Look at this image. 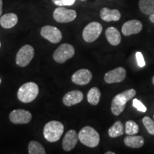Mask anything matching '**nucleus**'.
I'll return each mask as SVG.
<instances>
[{"label":"nucleus","mask_w":154,"mask_h":154,"mask_svg":"<svg viewBox=\"0 0 154 154\" xmlns=\"http://www.w3.org/2000/svg\"><path fill=\"white\" fill-rule=\"evenodd\" d=\"M136 94V90L130 88L115 96L111 105V110L113 114L115 116L120 115L124 111L127 102L131 100Z\"/></svg>","instance_id":"nucleus-1"},{"label":"nucleus","mask_w":154,"mask_h":154,"mask_svg":"<svg viewBox=\"0 0 154 154\" xmlns=\"http://www.w3.org/2000/svg\"><path fill=\"white\" fill-rule=\"evenodd\" d=\"M64 127L62 123L58 121H51L44 126V136L49 142L58 141L62 136Z\"/></svg>","instance_id":"nucleus-2"},{"label":"nucleus","mask_w":154,"mask_h":154,"mask_svg":"<svg viewBox=\"0 0 154 154\" xmlns=\"http://www.w3.org/2000/svg\"><path fill=\"white\" fill-rule=\"evenodd\" d=\"M79 140L84 146L90 148L96 147L100 142L99 133L91 126H85L79 133Z\"/></svg>","instance_id":"nucleus-3"},{"label":"nucleus","mask_w":154,"mask_h":154,"mask_svg":"<svg viewBox=\"0 0 154 154\" xmlns=\"http://www.w3.org/2000/svg\"><path fill=\"white\" fill-rule=\"evenodd\" d=\"M38 86L34 82H27L19 88L17 92V97L23 103H30L37 97Z\"/></svg>","instance_id":"nucleus-4"},{"label":"nucleus","mask_w":154,"mask_h":154,"mask_svg":"<svg viewBox=\"0 0 154 154\" xmlns=\"http://www.w3.org/2000/svg\"><path fill=\"white\" fill-rule=\"evenodd\" d=\"M102 30H103V27L100 23L96 22L89 23L83 30V38L88 43H91L99 37Z\"/></svg>","instance_id":"nucleus-5"},{"label":"nucleus","mask_w":154,"mask_h":154,"mask_svg":"<svg viewBox=\"0 0 154 154\" xmlns=\"http://www.w3.org/2000/svg\"><path fill=\"white\" fill-rule=\"evenodd\" d=\"M75 49L69 44H63L59 46L54 53V59L59 63H63L74 56Z\"/></svg>","instance_id":"nucleus-6"},{"label":"nucleus","mask_w":154,"mask_h":154,"mask_svg":"<svg viewBox=\"0 0 154 154\" xmlns=\"http://www.w3.org/2000/svg\"><path fill=\"white\" fill-rule=\"evenodd\" d=\"M34 56V49L31 45H24L19 50L16 56V63L19 66H28Z\"/></svg>","instance_id":"nucleus-7"},{"label":"nucleus","mask_w":154,"mask_h":154,"mask_svg":"<svg viewBox=\"0 0 154 154\" xmlns=\"http://www.w3.org/2000/svg\"><path fill=\"white\" fill-rule=\"evenodd\" d=\"M76 11L73 9H69L63 7L57 8L53 13V17L55 21L59 23H69L76 18Z\"/></svg>","instance_id":"nucleus-8"},{"label":"nucleus","mask_w":154,"mask_h":154,"mask_svg":"<svg viewBox=\"0 0 154 154\" xmlns=\"http://www.w3.org/2000/svg\"><path fill=\"white\" fill-rule=\"evenodd\" d=\"M41 35L43 38L53 44L59 43L62 38V34L59 29L53 26H44L41 29Z\"/></svg>","instance_id":"nucleus-9"},{"label":"nucleus","mask_w":154,"mask_h":154,"mask_svg":"<svg viewBox=\"0 0 154 154\" xmlns=\"http://www.w3.org/2000/svg\"><path fill=\"white\" fill-rule=\"evenodd\" d=\"M32 113L24 109H15L9 114V120L14 124H28L32 120Z\"/></svg>","instance_id":"nucleus-10"},{"label":"nucleus","mask_w":154,"mask_h":154,"mask_svg":"<svg viewBox=\"0 0 154 154\" xmlns=\"http://www.w3.org/2000/svg\"><path fill=\"white\" fill-rule=\"evenodd\" d=\"M126 76V69L124 67H118L108 72L104 75V81L107 84L120 83L125 79Z\"/></svg>","instance_id":"nucleus-11"},{"label":"nucleus","mask_w":154,"mask_h":154,"mask_svg":"<svg viewBox=\"0 0 154 154\" xmlns=\"http://www.w3.org/2000/svg\"><path fill=\"white\" fill-rule=\"evenodd\" d=\"M92 79V73L86 69L76 71L72 76L73 83L77 85H86Z\"/></svg>","instance_id":"nucleus-12"},{"label":"nucleus","mask_w":154,"mask_h":154,"mask_svg":"<svg viewBox=\"0 0 154 154\" xmlns=\"http://www.w3.org/2000/svg\"><path fill=\"white\" fill-rule=\"evenodd\" d=\"M143 29V24L140 21L133 19L126 22L123 25L121 32L125 36H130L133 34H138Z\"/></svg>","instance_id":"nucleus-13"},{"label":"nucleus","mask_w":154,"mask_h":154,"mask_svg":"<svg viewBox=\"0 0 154 154\" xmlns=\"http://www.w3.org/2000/svg\"><path fill=\"white\" fill-rule=\"evenodd\" d=\"M79 140V134L75 130H69L65 134L62 141V147L65 151H70L74 149Z\"/></svg>","instance_id":"nucleus-14"},{"label":"nucleus","mask_w":154,"mask_h":154,"mask_svg":"<svg viewBox=\"0 0 154 154\" xmlns=\"http://www.w3.org/2000/svg\"><path fill=\"white\" fill-rule=\"evenodd\" d=\"M83 99H84V94L82 92L74 90L65 94L63 98V103L66 106H72L82 102Z\"/></svg>","instance_id":"nucleus-15"},{"label":"nucleus","mask_w":154,"mask_h":154,"mask_svg":"<svg viewBox=\"0 0 154 154\" xmlns=\"http://www.w3.org/2000/svg\"><path fill=\"white\" fill-rule=\"evenodd\" d=\"M101 18L105 22L119 21L121 19V13L118 9H111L108 7H103L100 11Z\"/></svg>","instance_id":"nucleus-16"},{"label":"nucleus","mask_w":154,"mask_h":154,"mask_svg":"<svg viewBox=\"0 0 154 154\" xmlns=\"http://www.w3.org/2000/svg\"><path fill=\"white\" fill-rule=\"evenodd\" d=\"M106 37L109 43L113 46H117L121 43V36L119 31L116 28L111 26L106 30Z\"/></svg>","instance_id":"nucleus-17"},{"label":"nucleus","mask_w":154,"mask_h":154,"mask_svg":"<svg viewBox=\"0 0 154 154\" xmlns=\"http://www.w3.org/2000/svg\"><path fill=\"white\" fill-rule=\"evenodd\" d=\"M18 22V17L14 13H7L0 18V24L5 29L14 27Z\"/></svg>","instance_id":"nucleus-18"},{"label":"nucleus","mask_w":154,"mask_h":154,"mask_svg":"<svg viewBox=\"0 0 154 154\" xmlns=\"http://www.w3.org/2000/svg\"><path fill=\"white\" fill-rule=\"evenodd\" d=\"M125 145L132 149H139L144 145V139L140 136L128 135L124 140Z\"/></svg>","instance_id":"nucleus-19"},{"label":"nucleus","mask_w":154,"mask_h":154,"mask_svg":"<svg viewBox=\"0 0 154 154\" xmlns=\"http://www.w3.org/2000/svg\"><path fill=\"white\" fill-rule=\"evenodd\" d=\"M138 7L144 14L151 15L154 13V0H139Z\"/></svg>","instance_id":"nucleus-20"},{"label":"nucleus","mask_w":154,"mask_h":154,"mask_svg":"<svg viewBox=\"0 0 154 154\" xmlns=\"http://www.w3.org/2000/svg\"><path fill=\"white\" fill-rule=\"evenodd\" d=\"M125 131L124 126L120 121H117L109 129V135L111 138H117L122 136Z\"/></svg>","instance_id":"nucleus-21"},{"label":"nucleus","mask_w":154,"mask_h":154,"mask_svg":"<svg viewBox=\"0 0 154 154\" xmlns=\"http://www.w3.org/2000/svg\"><path fill=\"white\" fill-rule=\"evenodd\" d=\"M101 95V91L97 87L91 88L87 94V100L88 103L94 106L97 105L99 103Z\"/></svg>","instance_id":"nucleus-22"},{"label":"nucleus","mask_w":154,"mask_h":154,"mask_svg":"<svg viewBox=\"0 0 154 154\" xmlns=\"http://www.w3.org/2000/svg\"><path fill=\"white\" fill-rule=\"evenodd\" d=\"M29 154H45L46 151L44 146L36 140H32L29 142L28 146Z\"/></svg>","instance_id":"nucleus-23"},{"label":"nucleus","mask_w":154,"mask_h":154,"mask_svg":"<svg viewBox=\"0 0 154 154\" xmlns=\"http://www.w3.org/2000/svg\"><path fill=\"white\" fill-rule=\"evenodd\" d=\"M139 131L138 124L132 120L128 121L126 123L125 126V132L128 135H135L137 134Z\"/></svg>","instance_id":"nucleus-24"},{"label":"nucleus","mask_w":154,"mask_h":154,"mask_svg":"<svg viewBox=\"0 0 154 154\" xmlns=\"http://www.w3.org/2000/svg\"><path fill=\"white\" fill-rule=\"evenodd\" d=\"M142 121L147 131L151 135H154V121L149 116H145Z\"/></svg>","instance_id":"nucleus-25"},{"label":"nucleus","mask_w":154,"mask_h":154,"mask_svg":"<svg viewBox=\"0 0 154 154\" xmlns=\"http://www.w3.org/2000/svg\"><path fill=\"white\" fill-rule=\"evenodd\" d=\"M133 106H134V108H136L138 111H140V112L145 113L146 111H147V109L146 107L143 104L142 102H140L139 100L137 99H134L133 100Z\"/></svg>","instance_id":"nucleus-26"},{"label":"nucleus","mask_w":154,"mask_h":154,"mask_svg":"<svg viewBox=\"0 0 154 154\" xmlns=\"http://www.w3.org/2000/svg\"><path fill=\"white\" fill-rule=\"evenodd\" d=\"M136 60H137V63L138 64V66L140 67H143L146 65V62L145 60H144V58L143 57V54H142L141 52L140 51H138L136 54Z\"/></svg>","instance_id":"nucleus-27"},{"label":"nucleus","mask_w":154,"mask_h":154,"mask_svg":"<svg viewBox=\"0 0 154 154\" xmlns=\"http://www.w3.org/2000/svg\"><path fill=\"white\" fill-rule=\"evenodd\" d=\"M76 0H63V6H71L74 5Z\"/></svg>","instance_id":"nucleus-28"},{"label":"nucleus","mask_w":154,"mask_h":154,"mask_svg":"<svg viewBox=\"0 0 154 154\" xmlns=\"http://www.w3.org/2000/svg\"><path fill=\"white\" fill-rule=\"evenodd\" d=\"M53 2V3L57 6L59 7H63V0H51Z\"/></svg>","instance_id":"nucleus-29"},{"label":"nucleus","mask_w":154,"mask_h":154,"mask_svg":"<svg viewBox=\"0 0 154 154\" xmlns=\"http://www.w3.org/2000/svg\"><path fill=\"white\" fill-rule=\"evenodd\" d=\"M2 6H3L2 0H0V16H1L2 13Z\"/></svg>","instance_id":"nucleus-30"},{"label":"nucleus","mask_w":154,"mask_h":154,"mask_svg":"<svg viewBox=\"0 0 154 154\" xmlns=\"http://www.w3.org/2000/svg\"><path fill=\"white\" fill-rule=\"evenodd\" d=\"M149 19L151 20V22L154 24V13L151 15H149Z\"/></svg>","instance_id":"nucleus-31"},{"label":"nucleus","mask_w":154,"mask_h":154,"mask_svg":"<svg viewBox=\"0 0 154 154\" xmlns=\"http://www.w3.org/2000/svg\"><path fill=\"white\" fill-rule=\"evenodd\" d=\"M105 154H115V153L112 151H107V152H106Z\"/></svg>","instance_id":"nucleus-32"},{"label":"nucleus","mask_w":154,"mask_h":154,"mask_svg":"<svg viewBox=\"0 0 154 154\" xmlns=\"http://www.w3.org/2000/svg\"><path fill=\"white\" fill-rule=\"evenodd\" d=\"M152 82H153V85H154V76L153 77V79H152Z\"/></svg>","instance_id":"nucleus-33"},{"label":"nucleus","mask_w":154,"mask_h":154,"mask_svg":"<svg viewBox=\"0 0 154 154\" xmlns=\"http://www.w3.org/2000/svg\"><path fill=\"white\" fill-rule=\"evenodd\" d=\"M1 83H2V80H1V79H0V84H1Z\"/></svg>","instance_id":"nucleus-34"},{"label":"nucleus","mask_w":154,"mask_h":154,"mask_svg":"<svg viewBox=\"0 0 154 154\" xmlns=\"http://www.w3.org/2000/svg\"><path fill=\"white\" fill-rule=\"evenodd\" d=\"M0 47H1V43H0Z\"/></svg>","instance_id":"nucleus-35"},{"label":"nucleus","mask_w":154,"mask_h":154,"mask_svg":"<svg viewBox=\"0 0 154 154\" xmlns=\"http://www.w3.org/2000/svg\"><path fill=\"white\" fill-rule=\"evenodd\" d=\"M153 118H154V115H153Z\"/></svg>","instance_id":"nucleus-36"}]
</instances>
